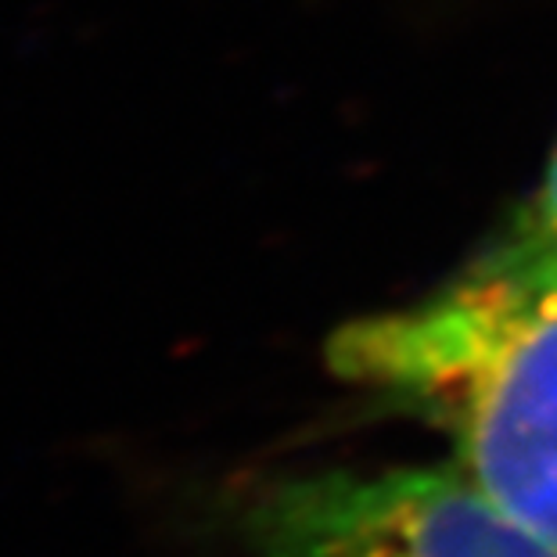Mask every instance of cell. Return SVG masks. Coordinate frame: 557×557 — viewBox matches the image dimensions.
<instances>
[{"instance_id":"obj_1","label":"cell","mask_w":557,"mask_h":557,"mask_svg":"<svg viewBox=\"0 0 557 557\" xmlns=\"http://www.w3.org/2000/svg\"><path fill=\"white\" fill-rule=\"evenodd\" d=\"M331 371L438 424L457 468L557 540V256L529 234L432 299L338 327Z\"/></svg>"},{"instance_id":"obj_2","label":"cell","mask_w":557,"mask_h":557,"mask_svg":"<svg viewBox=\"0 0 557 557\" xmlns=\"http://www.w3.org/2000/svg\"><path fill=\"white\" fill-rule=\"evenodd\" d=\"M256 557H557L454 468L284 475L242 504Z\"/></svg>"},{"instance_id":"obj_3","label":"cell","mask_w":557,"mask_h":557,"mask_svg":"<svg viewBox=\"0 0 557 557\" xmlns=\"http://www.w3.org/2000/svg\"><path fill=\"white\" fill-rule=\"evenodd\" d=\"M529 238L540 242L543 248H550V252L557 256V148H554V156L547 162V173H543L536 206H532Z\"/></svg>"}]
</instances>
